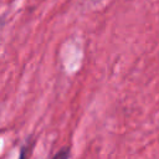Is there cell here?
<instances>
[{
    "label": "cell",
    "instance_id": "obj_1",
    "mask_svg": "<svg viewBox=\"0 0 159 159\" xmlns=\"http://www.w3.org/2000/svg\"><path fill=\"white\" fill-rule=\"evenodd\" d=\"M70 157H71V148L66 145V147H62L51 159H70Z\"/></svg>",
    "mask_w": 159,
    "mask_h": 159
},
{
    "label": "cell",
    "instance_id": "obj_2",
    "mask_svg": "<svg viewBox=\"0 0 159 159\" xmlns=\"http://www.w3.org/2000/svg\"><path fill=\"white\" fill-rule=\"evenodd\" d=\"M31 140L29 139L21 148H20V155L19 159H29V154H30V149H31Z\"/></svg>",
    "mask_w": 159,
    "mask_h": 159
}]
</instances>
